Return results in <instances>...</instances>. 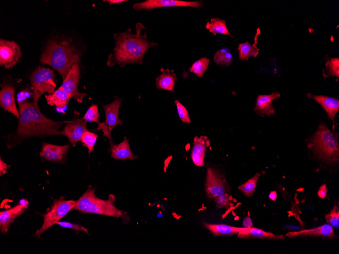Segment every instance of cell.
I'll list each match as a JSON object with an SVG mask.
<instances>
[{
    "label": "cell",
    "instance_id": "cell-23",
    "mask_svg": "<svg viewBox=\"0 0 339 254\" xmlns=\"http://www.w3.org/2000/svg\"><path fill=\"white\" fill-rule=\"evenodd\" d=\"M238 235L239 238H242L284 239L282 235H275L272 233L267 232L260 229L251 227L241 228Z\"/></svg>",
    "mask_w": 339,
    "mask_h": 254
},
{
    "label": "cell",
    "instance_id": "cell-11",
    "mask_svg": "<svg viewBox=\"0 0 339 254\" xmlns=\"http://www.w3.org/2000/svg\"><path fill=\"white\" fill-rule=\"evenodd\" d=\"M22 55L20 46L14 41L0 40V65L10 68L16 64Z\"/></svg>",
    "mask_w": 339,
    "mask_h": 254
},
{
    "label": "cell",
    "instance_id": "cell-30",
    "mask_svg": "<svg viewBox=\"0 0 339 254\" xmlns=\"http://www.w3.org/2000/svg\"><path fill=\"white\" fill-rule=\"evenodd\" d=\"M210 62V60L207 57L200 58L194 62L189 68V71L194 73L198 77L201 78L206 72Z\"/></svg>",
    "mask_w": 339,
    "mask_h": 254
},
{
    "label": "cell",
    "instance_id": "cell-14",
    "mask_svg": "<svg viewBox=\"0 0 339 254\" xmlns=\"http://www.w3.org/2000/svg\"><path fill=\"white\" fill-rule=\"evenodd\" d=\"M280 97V93L275 91L268 95H259L256 98L254 112L259 116H268L276 113L273 105V101Z\"/></svg>",
    "mask_w": 339,
    "mask_h": 254
},
{
    "label": "cell",
    "instance_id": "cell-5",
    "mask_svg": "<svg viewBox=\"0 0 339 254\" xmlns=\"http://www.w3.org/2000/svg\"><path fill=\"white\" fill-rule=\"evenodd\" d=\"M310 145L316 154L326 163L338 161L339 146L336 134L321 124L310 139Z\"/></svg>",
    "mask_w": 339,
    "mask_h": 254
},
{
    "label": "cell",
    "instance_id": "cell-6",
    "mask_svg": "<svg viewBox=\"0 0 339 254\" xmlns=\"http://www.w3.org/2000/svg\"><path fill=\"white\" fill-rule=\"evenodd\" d=\"M55 75L49 68L39 66L30 77L31 88L33 91L32 97L33 103L38 107V100L40 96L48 93H53L55 90Z\"/></svg>",
    "mask_w": 339,
    "mask_h": 254
},
{
    "label": "cell",
    "instance_id": "cell-41",
    "mask_svg": "<svg viewBox=\"0 0 339 254\" xmlns=\"http://www.w3.org/2000/svg\"><path fill=\"white\" fill-rule=\"evenodd\" d=\"M269 197L270 199L273 200H275L277 197V194L276 192H272L269 195Z\"/></svg>",
    "mask_w": 339,
    "mask_h": 254
},
{
    "label": "cell",
    "instance_id": "cell-24",
    "mask_svg": "<svg viewBox=\"0 0 339 254\" xmlns=\"http://www.w3.org/2000/svg\"><path fill=\"white\" fill-rule=\"evenodd\" d=\"M47 103L55 105L57 108H63L69 104L70 96L59 88L53 93L45 96Z\"/></svg>",
    "mask_w": 339,
    "mask_h": 254
},
{
    "label": "cell",
    "instance_id": "cell-15",
    "mask_svg": "<svg viewBox=\"0 0 339 254\" xmlns=\"http://www.w3.org/2000/svg\"><path fill=\"white\" fill-rule=\"evenodd\" d=\"M15 88L10 85H5L0 91V105L7 112L13 114L18 119L20 114L15 101Z\"/></svg>",
    "mask_w": 339,
    "mask_h": 254
},
{
    "label": "cell",
    "instance_id": "cell-13",
    "mask_svg": "<svg viewBox=\"0 0 339 254\" xmlns=\"http://www.w3.org/2000/svg\"><path fill=\"white\" fill-rule=\"evenodd\" d=\"M69 149V144L57 146L44 142L40 156L44 160L61 163Z\"/></svg>",
    "mask_w": 339,
    "mask_h": 254
},
{
    "label": "cell",
    "instance_id": "cell-38",
    "mask_svg": "<svg viewBox=\"0 0 339 254\" xmlns=\"http://www.w3.org/2000/svg\"><path fill=\"white\" fill-rule=\"evenodd\" d=\"M10 168V165H8L4 162H3L2 159L0 160V174H5L8 169Z\"/></svg>",
    "mask_w": 339,
    "mask_h": 254
},
{
    "label": "cell",
    "instance_id": "cell-20",
    "mask_svg": "<svg viewBox=\"0 0 339 254\" xmlns=\"http://www.w3.org/2000/svg\"><path fill=\"white\" fill-rule=\"evenodd\" d=\"M27 206L20 204L0 212V230L2 233H6L13 222L24 212Z\"/></svg>",
    "mask_w": 339,
    "mask_h": 254
},
{
    "label": "cell",
    "instance_id": "cell-37",
    "mask_svg": "<svg viewBox=\"0 0 339 254\" xmlns=\"http://www.w3.org/2000/svg\"><path fill=\"white\" fill-rule=\"evenodd\" d=\"M56 224L62 227H65V228H68L70 229H74L76 231H83L85 232L87 234H88V231L87 229L83 227V226H81L80 225H79L78 224H74V223H71L69 222H58Z\"/></svg>",
    "mask_w": 339,
    "mask_h": 254
},
{
    "label": "cell",
    "instance_id": "cell-27",
    "mask_svg": "<svg viewBox=\"0 0 339 254\" xmlns=\"http://www.w3.org/2000/svg\"><path fill=\"white\" fill-rule=\"evenodd\" d=\"M256 42L252 45L249 41H247L245 43L239 44L238 50L240 60H248L250 56L256 57L260 50V49L256 46Z\"/></svg>",
    "mask_w": 339,
    "mask_h": 254
},
{
    "label": "cell",
    "instance_id": "cell-22",
    "mask_svg": "<svg viewBox=\"0 0 339 254\" xmlns=\"http://www.w3.org/2000/svg\"><path fill=\"white\" fill-rule=\"evenodd\" d=\"M111 157L115 160H121L135 159L138 158L132 153L129 147V140L126 137H124L122 142L112 146Z\"/></svg>",
    "mask_w": 339,
    "mask_h": 254
},
{
    "label": "cell",
    "instance_id": "cell-9",
    "mask_svg": "<svg viewBox=\"0 0 339 254\" xmlns=\"http://www.w3.org/2000/svg\"><path fill=\"white\" fill-rule=\"evenodd\" d=\"M80 79L79 64V63H76L70 69L59 88L65 92L70 98L75 99L79 103H82L83 97L86 95V94L81 93L78 90Z\"/></svg>",
    "mask_w": 339,
    "mask_h": 254
},
{
    "label": "cell",
    "instance_id": "cell-35",
    "mask_svg": "<svg viewBox=\"0 0 339 254\" xmlns=\"http://www.w3.org/2000/svg\"><path fill=\"white\" fill-rule=\"evenodd\" d=\"M326 222L336 228L339 227V208L335 205L331 211L326 214Z\"/></svg>",
    "mask_w": 339,
    "mask_h": 254
},
{
    "label": "cell",
    "instance_id": "cell-21",
    "mask_svg": "<svg viewBox=\"0 0 339 254\" xmlns=\"http://www.w3.org/2000/svg\"><path fill=\"white\" fill-rule=\"evenodd\" d=\"M161 74L156 79V86L158 89H164L174 92V87L177 81L176 74L173 70L169 69H160Z\"/></svg>",
    "mask_w": 339,
    "mask_h": 254
},
{
    "label": "cell",
    "instance_id": "cell-1",
    "mask_svg": "<svg viewBox=\"0 0 339 254\" xmlns=\"http://www.w3.org/2000/svg\"><path fill=\"white\" fill-rule=\"evenodd\" d=\"M135 28V33L128 28L125 32L114 34L116 46L113 53L108 56V66L118 64L123 67L129 63L142 64L146 52L158 46L157 43L148 40L146 32L142 34V29L145 28L142 23H137Z\"/></svg>",
    "mask_w": 339,
    "mask_h": 254
},
{
    "label": "cell",
    "instance_id": "cell-8",
    "mask_svg": "<svg viewBox=\"0 0 339 254\" xmlns=\"http://www.w3.org/2000/svg\"><path fill=\"white\" fill-rule=\"evenodd\" d=\"M205 189L207 197L214 200L222 194L228 193L229 187L224 175L216 169L208 167Z\"/></svg>",
    "mask_w": 339,
    "mask_h": 254
},
{
    "label": "cell",
    "instance_id": "cell-42",
    "mask_svg": "<svg viewBox=\"0 0 339 254\" xmlns=\"http://www.w3.org/2000/svg\"><path fill=\"white\" fill-rule=\"evenodd\" d=\"M19 204H21V205H25V206H28V202L27 200L23 199H21V200H20Z\"/></svg>",
    "mask_w": 339,
    "mask_h": 254
},
{
    "label": "cell",
    "instance_id": "cell-19",
    "mask_svg": "<svg viewBox=\"0 0 339 254\" xmlns=\"http://www.w3.org/2000/svg\"><path fill=\"white\" fill-rule=\"evenodd\" d=\"M299 236L333 238L334 237V232L332 226L329 224H327L313 229L290 232L286 234V236L288 237H295Z\"/></svg>",
    "mask_w": 339,
    "mask_h": 254
},
{
    "label": "cell",
    "instance_id": "cell-40",
    "mask_svg": "<svg viewBox=\"0 0 339 254\" xmlns=\"http://www.w3.org/2000/svg\"><path fill=\"white\" fill-rule=\"evenodd\" d=\"M107 1L109 3L110 5H111L112 4H118V3H123L124 2H127V1H125V0H107V1Z\"/></svg>",
    "mask_w": 339,
    "mask_h": 254
},
{
    "label": "cell",
    "instance_id": "cell-31",
    "mask_svg": "<svg viewBox=\"0 0 339 254\" xmlns=\"http://www.w3.org/2000/svg\"><path fill=\"white\" fill-rule=\"evenodd\" d=\"M260 176L259 173H256L252 178L239 187L241 191L247 197L251 196L255 192L256 185Z\"/></svg>",
    "mask_w": 339,
    "mask_h": 254
},
{
    "label": "cell",
    "instance_id": "cell-33",
    "mask_svg": "<svg viewBox=\"0 0 339 254\" xmlns=\"http://www.w3.org/2000/svg\"><path fill=\"white\" fill-rule=\"evenodd\" d=\"M100 115L98 113V110L97 105L92 104L87 110L82 119L87 122H96L98 124L100 122L99 121Z\"/></svg>",
    "mask_w": 339,
    "mask_h": 254
},
{
    "label": "cell",
    "instance_id": "cell-39",
    "mask_svg": "<svg viewBox=\"0 0 339 254\" xmlns=\"http://www.w3.org/2000/svg\"><path fill=\"white\" fill-rule=\"evenodd\" d=\"M327 188L325 185H323L319 189L318 194L321 198H324L327 194Z\"/></svg>",
    "mask_w": 339,
    "mask_h": 254
},
{
    "label": "cell",
    "instance_id": "cell-7",
    "mask_svg": "<svg viewBox=\"0 0 339 254\" xmlns=\"http://www.w3.org/2000/svg\"><path fill=\"white\" fill-rule=\"evenodd\" d=\"M76 201L73 200H57L55 201L51 208L44 216V222L41 227L38 230L35 235L40 237L46 230L60 221L69 211L73 209Z\"/></svg>",
    "mask_w": 339,
    "mask_h": 254
},
{
    "label": "cell",
    "instance_id": "cell-25",
    "mask_svg": "<svg viewBox=\"0 0 339 254\" xmlns=\"http://www.w3.org/2000/svg\"><path fill=\"white\" fill-rule=\"evenodd\" d=\"M205 226L216 237L238 234L241 228L224 224L208 223H205Z\"/></svg>",
    "mask_w": 339,
    "mask_h": 254
},
{
    "label": "cell",
    "instance_id": "cell-36",
    "mask_svg": "<svg viewBox=\"0 0 339 254\" xmlns=\"http://www.w3.org/2000/svg\"><path fill=\"white\" fill-rule=\"evenodd\" d=\"M175 103L180 120L184 123H190L191 119L186 108L178 100H176Z\"/></svg>",
    "mask_w": 339,
    "mask_h": 254
},
{
    "label": "cell",
    "instance_id": "cell-3",
    "mask_svg": "<svg viewBox=\"0 0 339 254\" xmlns=\"http://www.w3.org/2000/svg\"><path fill=\"white\" fill-rule=\"evenodd\" d=\"M80 59V53L68 42L50 40L40 61L42 63L52 66L63 80L73 64L79 63Z\"/></svg>",
    "mask_w": 339,
    "mask_h": 254
},
{
    "label": "cell",
    "instance_id": "cell-18",
    "mask_svg": "<svg viewBox=\"0 0 339 254\" xmlns=\"http://www.w3.org/2000/svg\"><path fill=\"white\" fill-rule=\"evenodd\" d=\"M121 104V100L116 98L112 102L104 106L106 116L105 124L108 126L110 134L113 129L118 125H122V122L119 118V111Z\"/></svg>",
    "mask_w": 339,
    "mask_h": 254
},
{
    "label": "cell",
    "instance_id": "cell-10",
    "mask_svg": "<svg viewBox=\"0 0 339 254\" xmlns=\"http://www.w3.org/2000/svg\"><path fill=\"white\" fill-rule=\"evenodd\" d=\"M184 7L201 8V1H184L180 0H147L134 4L133 8L137 11L143 10H152L163 7Z\"/></svg>",
    "mask_w": 339,
    "mask_h": 254
},
{
    "label": "cell",
    "instance_id": "cell-4",
    "mask_svg": "<svg viewBox=\"0 0 339 254\" xmlns=\"http://www.w3.org/2000/svg\"><path fill=\"white\" fill-rule=\"evenodd\" d=\"M95 189L89 188L76 201L74 209L83 213H95L107 216L126 217V213L117 208L114 204L115 197L113 194L105 200L99 199L95 195Z\"/></svg>",
    "mask_w": 339,
    "mask_h": 254
},
{
    "label": "cell",
    "instance_id": "cell-32",
    "mask_svg": "<svg viewBox=\"0 0 339 254\" xmlns=\"http://www.w3.org/2000/svg\"><path fill=\"white\" fill-rule=\"evenodd\" d=\"M97 137V134L88 130L83 134L81 140L82 144L87 148L89 154L92 152Z\"/></svg>",
    "mask_w": 339,
    "mask_h": 254
},
{
    "label": "cell",
    "instance_id": "cell-2",
    "mask_svg": "<svg viewBox=\"0 0 339 254\" xmlns=\"http://www.w3.org/2000/svg\"><path fill=\"white\" fill-rule=\"evenodd\" d=\"M19 106L20 117L16 136L19 140L33 136L63 135L59 129L69 121L52 120L30 101L20 102Z\"/></svg>",
    "mask_w": 339,
    "mask_h": 254
},
{
    "label": "cell",
    "instance_id": "cell-28",
    "mask_svg": "<svg viewBox=\"0 0 339 254\" xmlns=\"http://www.w3.org/2000/svg\"><path fill=\"white\" fill-rule=\"evenodd\" d=\"M214 61L216 64L220 66L230 65L232 61V55L230 50L225 47L217 50L214 54Z\"/></svg>",
    "mask_w": 339,
    "mask_h": 254
},
{
    "label": "cell",
    "instance_id": "cell-17",
    "mask_svg": "<svg viewBox=\"0 0 339 254\" xmlns=\"http://www.w3.org/2000/svg\"><path fill=\"white\" fill-rule=\"evenodd\" d=\"M309 98L317 101L326 112L328 118L334 123V118L339 111V100L336 98L325 95H316L310 93L307 94Z\"/></svg>",
    "mask_w": 339,
    "mask_h": 254
},
{
    "label": "cell",
    "instance_id": "cell-29",
    "mask_svg": "<svg viewBox=\"0 0 339 254\" xmlns=\"http://www.w3.org/2000/svg\"><path fill=\"white\" fill-rule=\"evenodd\" d=\"M323 76L327 78L330 76L339 77V58H326L325 68L323 70Z\"/></svg>",
    "mask_w": 339,
    "mask_h": 254
},
{
    "label": "cell",
    "instance_id": "cell-12",
    "mask_svg": "<svg viewBox=\"0 0 339 254\" xmlns=\"http://www.w3.org/2000/svg\"><path fill=\"white\" fill-rule=\"evenodd\" d=\"M87 122L78 118L69 121L65 126L62 132L66 136L72 144L75 147L78 141L81 139L83 134L87 131Z\"/></svg>",
    "mask_w": 339,
    "mask_h": 254
},
{
    "label": "cell",
    "instance_id": "cell-34",
    "mask_svg": "<svg viewBox=\"0 0 339 254\" xmlns=\"http://www.w3.org/2000/svg\"><path fill=\"white\" fill-rule=\"evenodd\" d=\"M216 206L217 208H229L233 205V198L228 193L222 194L215 199Z\"/></svg>",
    "mask_w": 339,
    "mask_h": 254
},
{
    "label": "cell",
    "instance_id": "cell-26",
    "mask_svg": "<svg viewBox=\"0 0 339 254\" xmlns=\"http://www.w3.org/2000/svg\"><path fill=\"white\" fill-rule=\"evenodd\" d=\"M205 27L215 35L220 33L228 35L233 38L227 27L226 21L218 17L212 18L210 21L207 23Z\"/></svg>",
    "mask_w": 339,
    "mask_h": 254
},
{
    "label": "cell",
    "instance_id": "cell-16",
    "mask_svg": "<svg viewBox=\"0 0 339 254\" xmlns=\"http://www.w3.org/2000/svg\"><path fill=\"white\" fill-rule=\"evenodd\" d=\"M193 140L191 153L192 161L196 166H203L207 148L210 146V141L206 136H195Z\"/></svg>",
    "mask_w": 339,
    "mask_h": 254
}]
</instances>
